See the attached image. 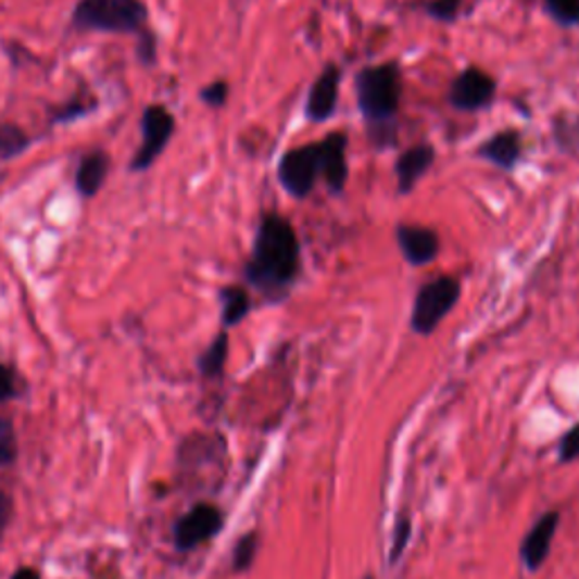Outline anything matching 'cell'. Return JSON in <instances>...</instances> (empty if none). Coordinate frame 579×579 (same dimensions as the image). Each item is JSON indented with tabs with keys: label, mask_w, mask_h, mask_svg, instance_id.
Wrapping results in <instances>:
<instances>
[{
	"label": "cell",
	"mask_w": 579,
	"mask_h": 579,
	"mask_svg": "<svg viewBox=\"0 0 579 579\" xmlns=\"http://www.w3.org/2000/svg\"><path fill=\"white\" fill-rule=\"evenodd\" d=\"M227 355H229V336H227V330H223V333H217V338L211 342V347L200 357L202 376L206 378L223 376Z\"/></svg>",
	"instance_id": "e0dca14e"
},
{
	"label": "cell",
	"mask_w": 579,
	"mask_h": 579,
	"mask_svg": "<svg viewBox=\"0 0 579 579\" xmlns=\"http://www.w3.org/2000/svg\"><path fill=\"white\" fill-rule=\"evenodd\" d=\"M397 244H399L403 259L412 267L430 265L441 252L439 234L435 229L421 227V225H405V223H401L397 227Z\"/></svg>",
	"instance_id": "8fae6325"
},
{
	"label": "cell",
	"mask_w": 579,
	"mask_h": 579,
	"mask_svg": "<svg viewBox=\"0 0 579 579\" xmlns=\"http://www.w3.org/2000/svg\"><path fill=\"white\" fill-rule=\"evenodd\" d=\"M437 152L430 143H419L415 148H407L394 165L397 181H399V192L407 196V192L415 190V186L428 175V171L435 165Z\"/></svg>",
	"instance_id": "5bb4252c"
},
{
	"label": "cell",
	"mask_w": 579,
	"mask_h": 579,
	"mask_svg": "<svg viewBox=\"0 0 579 579\" xmlns=\"http://www.w3.org/2000/svg\"><path fill=\"white\" fill-rule=\"evenodd\" d=\"M299 274L301 242L292 223L281 213H263L244 265V281L267 301L279 303L290 294Z\"/></svg>",
	"instance_id": "6da1fadb"
},
{
	"label": "cell",
	"mask_w": 579,
	"mask_h": 579,
	"mask_svg": "<svg viewBox=\"0 0 579 579\" xmlns=\"http://www.w3.org/2000/svg\"><path fill=\"white\" fill-rule=\"evenodd\" d=\"M200 98L204 104H209L213 109L225 106L227 98H229V85L225 79H217V81H213V85H209L200 91Z\"/></svg>",
	"instance_id": "d4e9b609"
},
{
	"label": "cell",
	"mask_w": 579,
	"mask_h": 579,
	"mask_svg": "<svg viewBox=\"0 0 579 579\" xmlns=\"http://www.w3.org/2000/svg\"><path fill=\"white\" fill-rule=\"evenodd\" d=\"M141 127H143V141L131 159V171L136 173L148 171L150 165L161 156L165 146L171 143L173 134H175V118L165 106L150 104L143 112Z\"/></svg>",
	"instance_id": "8992f818"
},
{
	"label": "cell",
	"mask_w": 579,
	"mask_h": 579,
	"mask_svg": "<svg viewBox=\"0 0 579 579\" xmlns=\"http://www.w3.org/2000/svg\"><path fill=\"white\" fill-rule=\"evenodd\" d=\"M462 297V284L455 277H437L424 284L412 301L410 328L417 336H432Z\"/></svg>",
	"instance_id": "277c9868"
},
{
	"label": "cell",
	"mask_w": 579,
	"mask_h": 579,
	"mask_svg": "<svg viewBox=\"0 0 579 579\" xmlns=\"http://www.w3.org/2000/svg\"><path fill=\"white\" fill-rule=\"evenodd\" d=\"M256 550H259V534H256V532L244 534V537L236 543V550H234V570H236V572H242V570L250 568V566L254 564Z\"/></svg>",
	"instance_id": "44dd1931"
},
{
	"label": "cell",
	"mask_w": 579,
	"mask_h": 579,
	"mask_svg": "<svg viewBox=\"0 0 579 579\" xmlns=\"http://www.w3.org/2000/svg\"><path fill=\"white\" fill-rule=\"evenodd\" d=\"M555 146L566 154H579V114H562L553 121Z\"/></svg>",
	"instance_id": "ac0fdd59"
},
{
	"label": "cell",
	"mask_w": 579,
	"mask_h": 579,
	"mask_svg": "<svg viewBox=\"0 0 579 579\" xmlns=\"http://www.w3.org/2000/svg\"><path fill=\"white\" fill-rule=\"evenodd\" d=\"M219 306H223V326H238L252 311V297L242 286H225L219 290Z\"/></svg>",
	"instance_id": "2e32d148"
},
{
	"label": "cell",
	"mask_w": 579,
	"mask_h": 579,
	"mask_svg": "<svg viewBox=\"0 0 579 579\" xmlns=\"http://www.w3.org/2000/svg\"><path fill=\"white\" fill-rule=\"evenodd\" d=\"M410 534H412V520L410 516H401L397 520V526L392 530V547H390V564H397L401 559V555L405 553V547L410 543Z\"/></svg>",
	"instance_id": "603a6c76"
},
{
	"label": "cell",
	"mask_w": 579,
	"mask_h": 579,
	"mask_svg": "<svg viewBox=\"0 0 579 579\" xmlns=\"http://www.w3.org/2000/svg\"><path fill=\"white\" fill-rule=\"evenodd\" d=\"M476 156L495 165V168L512 173L523 156V134L518 129H503L493 134L476 150Z\"/></svg>",
	"instance_id": "4fadbf2b"
},
{
	"label": "cell",
	"mask_w": 579,
	"mask_h": 579,
	"mask_svg": "<svg viewBox=\"0 0 579 579\" xmlns=\"http://www.w3.org/2000/svg\"><path fill=\"white\" fill-rule=\"evenodd\" d=\"M579 457V424L572 426L559 441V460L572 462Z\"/></svg>",
	"instance_id": "484cf974"
},
{
	"label": "cell",
	"mask_w": 579,
	"mask_h": 579,
	"mask_svg": "<svg viewBox=\"0 0 579 579\" xmlns=\"http://www.w3.org/2000/svg\"><path fill=\"white\" fill-rule=\"evenodd\" d=\"M27 148H30V136L14 123H0V159L18 156Z\"/></svg>",
	"instance_id": "d6986e66"
},
{
	"label": "cell",
	"mask_w": 579,
	"mask_h": 579,
	"mask_svg": "<svg viewBox=\"0 0 579 579\" xmlns=\"http://www.w3.org/2000/svg\"><path fill=\"white\" fill-rule=\"evenodd\" d=\"M109 175V156L104 152H91L79 161L75 173V186L79 196L93 198Z\"/></svg>",
	"instance_id": "9a60e30c"
},
{
	"label": "cell",
	"mask_w": 579,
	"mask_h": 579,
	"mask_svg": "<svg viewBox=\"0 0 579 579\" xmlns=\"http://www.w3.org/2000/svg\"><path fill=\"white\" fill-rule=\"evenodd\" d=\"M462 0H426L424 12L441 23H453L460 16Z\"/></svg>",
	"instance_id": "7402d4cb"
},
{
	"label": "cell",
	"mask_w": 579,
	"mask_h": 579,
	"mask_svg": "<svg viewBox=\"0 0 579 579\" xmlns=\"http://www.w3.org/2000/svg\"><path fill=\"white\" fill-rule=\"evenodd\" d=\"M12 579H39V572L33 568H21L12 575Z\"/></svg>",
	"instance_id": "f1b7e54d"
},
{
	"label": "cell",
	"mask_w": 579,
	"mask_h": 579,
	"mask_svg": "<svg viewBox=\"0 0 579 579\" xmlns=\"http://www.w3.org/2000/svg\"><path fill=\"white\" fill-rule=\"evenodd\" d=\"M317 146H319L322 181L326 184L330 196H342L349 181V161H347L349 136L344 131H330L326 134V139L317 141Z\"/></svg>",
	"instance_id": "9c48e42d"
},
{
	"label": "cell",
	"mask_w": 579,
	"mask_h": 579,
	"mask_svg": "<svg viewBox=\"0 0 579 579\" xmlns=\"http://www.w3.org/2000/svg\"><path fill=\"white\" fill-rule=\"evenodd\" d=\"M225 516L217 507L202 503L192 507L186 516L179 518L175 528V543L179 550H192L200 543L213 539L219 530H223Z\"/></svg>",
	"instance_id": "30bf717a"
},
{
	"label": "cell",
	"mask_w": 579,
	"mask_h": 579,
	"mask_svg": "<svg viewBox=\"0 0 579 579\" xmlns=\"http://www.w3.org/2000/svg\"><path fill=\"white\" fill-rule=\"evenodd\" d=\"M495 91H499V81H495L487 71L478 66H468L462 73H457L449 87V104L457 112L474 114L480 109H487Z\"/></svg>",
	"instance_id": "52a82bcc"
},
{
	"label": "cell",
	"mask_w": 579,
	"mask_h": 579,
	"mask_svg": "<svg viewBox=\"0 0 579 579\" xmlns=\"http://www.w3.org/2000/svg\"><path fill=\"white\" fill-rule=\"evenodd\" d=\"M342 87V68L338 64H328L313 81V87L303 104V116L311 123L322 125L333 118Z\"/></svg>",
	"instance_id": "ba28073f"
},
{
	"label": "cell",
	"mask_w": 579,
	"mask_h": 579,
	"mask_svg": "<svg viewBox=\"0 0 579 579\" xmlns=\"http://www.w3.org/2000/svg\"><path fill=\"white\" fill-rule=\"evenodd\" d=\"M543 5L559 25H579V0H543Z\"/></svg>",
	"instance_id": "ffe728a7"
},
{
	"label": "cell",
	"mask_w": 579,
	"mask_h": 579,
	"mask_svg": "<svg viewBox=\"0 0 579 579\" xmlns=\"http://www.w3.org/2000/svg\"><path fill=\"white\" fill-rule=\"evenodd\" d=\"M10 516H12V501L10 495L0 491V537H3L8 523H10Z\"/></svg>",
	"instance_id": "83f0119b"
},
{
	"label": "cell",
	"mask_w": 579,
	"mask_h": 579,
	"mask_svg": "<svg viewBox=\"0 0 579 579\" xmlns=\"http://www.w3.org/2000/svg\"><path fill=\"white\" fill-rule=\"evenodd\" d=\"M16 376L10 367L0 365V401H8L12 397H16Z\"/></svg>",
	"instance_id": "4316f807"
},
{
	"label": "cell",
	"mask_w": 579,
	"mask_h": 579,
	"mask_svg": "<svg viewBox=\"0 0 579 579\" xmlns=\"http://www.w3.org/2000/svg\"><path fill=\"white\" fill-rule=\"evenodd\" d=\"M148 8L143 0H79L73 12L77 30L114 33V35H146Z\"/></svg>",
	"instance_id": "3957f363"
},
{
	"label": "cell",
	"mask_w": 579,
	"mask_h": 579,
	"mask_svg": "<svg viewBox=\"0 0 579 579\" xmlns=\"http://www.w3.org/2000/svg\"><path fill=\"white\" fill-rule=\"evenodd\" d=\"M16 432L8 419H0V466L16 460Z\"/></svg>",
	"instance_id": "cb8c5ba5"
},
{
	"label": "cell",
	"mask_w": 579,
	"mask_h": 579,
	"mask_svg": "<svg viewBox=\"0 0 579 579\" xmlns=\"http://www.w3.org/2000/svg\"><path fill=\"white\" fill-rule=\"evenodd\" d=\"M403 96V77L397 62L365 66L355 75L357 109L365 118L369 141L378 148L397 143V118Z\"/></svg>",
	"instance_id": "7a4b0ae2"
},
{
	"label": "cell",
	"mask_w": 579,
	"mask_h": 579,
	"mask_svg": "<svg viewBox=\"0 0 579 579\" xmlns=\"http://www.w3.org/2000/svg\"><path fill=\"white\" fill-rule=\"evenodd\" d=\"M279 184L294 200H306L315 190L317 179H322L319 168V146L309 143L301 148H290L279 161Z\"/></svg>",
	"instance_id": "5b68a950"
},
{
	"label": "cell",
	"mask_w": 579,
	"mask_h": 579,
	"mask_svg": "<svg viewBox=\"0 0 579 579\" xmlns=\"http://www.w3.org/2000/svg\"><path fill=\"white\" fill-rule=\"evenodd\" d=\"M363 579H374V577H372V575H367V577H363Z\"/></svg>",
	"instance_id": "f546056e"
},
{
	"label": "cell",
	"mask_w": 579,
	"mask_h": 579,
	"mask_svg": "<svg viewBox=\"0 0 579 579\" xmlns=\"http://www.w3.org/2000/svg\"><path fill=\"white\" fill-rule=\"evenodd\" d=\"M557 528H559V512H555V509L545 512L530 528L526 539H523L520 559L526 562V566L530 570H537L543 566L550 547H553V539H555Z\"/></svg>",
	"instance_id": "7c38bea8"
}]
</instances>
